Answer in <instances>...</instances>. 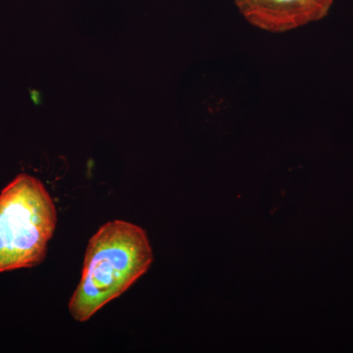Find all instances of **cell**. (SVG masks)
<instances>
[{"label":"cell","mask_w":353,"mask_h":353,"mask_svg":"<svg viewBox=\"0 0 353 353\" xmlns=\"http://www.w3.org/2000/svg\"><path fill=\"white\" fill-rule=\"evenodd\" d=\"M153 252L143 228L124 220L102 225L88 241L82 277L69 301L77 322H87L150 270Z\"/></svg>","instance_id":"6da1fadb"},{"label":"cell","mask_w":353,"mask_h":353,"mask_svg":"<svg viewBox=\"0 0 353 353\" xmlns=\"http://www.w3.org/2000/svg\"><path fill=\"white\" fill-rule=\"evenodd\" d=\"M57 225L43 183L20 174L0 192V274L43 263Z\"/></svg>","instance_id":"7a4b0ae2"},{"label":"cell","mask_w":353,"mask_h":353,"mask_svg":"<svg viewBox=\"0 0 353 353\" xmlns=\"http://www.w3.org/2000/svg\"><path fill=\"white\" fill-rule=\"evenodd\" d=\"M334 0H234L250 24L271 32L292 31L328 15Z\"/></svg>","instance_id":"3957f363"}]
</instances>
